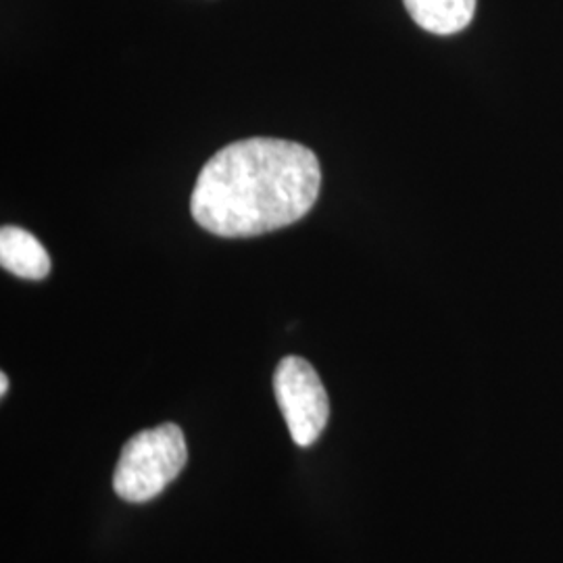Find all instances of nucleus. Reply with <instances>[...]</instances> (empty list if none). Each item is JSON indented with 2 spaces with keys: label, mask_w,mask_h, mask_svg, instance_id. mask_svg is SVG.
Wrapping results in <instances>:
<instances>
[{
  "label": "nucleus",
  "mask_w": 563,
  "mask_h": 563,
  "mask_svg": "<svg viewBox=\"0 0 563 563\" xmlns=\"http://www.w3.org/2000/svg\"><path fill=\"white\" fill-rule=\"evenodd\" d=\"M7 388H9V378H7V374H0V395L2 397L7 395Z\"/></svg>",
  "instance_id": "423d86ee"
},
{
  "label": "nucleus",
  "mask_w": 563,
  "mask_h": 563,
  "mask_svg": "<svg viewBox=\"0 0 563 563\" xmlns=\"http://www.w3.org/2000/svg\"><path fill=\"white\" fill-rule=\"evenodd\" d=\"M478 0H402L407 13L422 30L437 36H453L476 15Z\"/></svg>",
  "instance_id": "39448f33"
},
{
  "label": "nucleus",
  "mask_w": 563,
  "mask_h": 563,
  "mask_svg": "<svg viewBox=\"0 0 563 563\" xmlns=\"http://www.w3.org/2000/svg\"><path fill=\"white\" fill-rule=\"evenodd\" d=\"M188 449L176 423L142 430L121 449L113 488L123 501L144 504L155 499L180 474Z\"/></svg>",
  "instance_id": "f03ea898"
},
{
  "label": "nucleus",
  "mask_w": 563,
  "mask_h": 563,
  "mask_svg": "<svg viewBox=\"0 0 563 563\" xmlns=\"http://www.w3.org/2000/svg\"><path fill=\"white\" fill-rule=\"evenodd\" d=\"M274 393L292 441L311 446L330 418V402L316 367L302 357H284L274 374Z\"/></svg>",
  "instance_id": "7ed1b4c3"
},
{
  "label": "nucleus",
  "mask_w": 563,
  "mask_h": 563,
  "mask_svg": "<svg viewBox=\"0 0 563 563\" xmlns=\"http://www.w3.org/2000/svg\"><path fill=\"white\" fill-rule=\"evenodd\" d=\"M0 265L2 269L25 280H42L51 272V257L42 242L18 225L0 230Z\"/></svg>",
  "instance_id": "20e7f679"
},
{
  "label": "nucleus",
  "mask_w": 563,
  "mask_h": 563,
  "mask_svg": "<svg viewBox=\"0 0 563 563\" xmlns=\"http://www.w3.org/2000/svg\"><path fill=\"white\" fill-rule=\"evenodd\" d=\"M322 167L299 142L246 139L202 165L190 213L202 230L249 239L302 220L318 201Z\"/></svg>",
  "instance_id": "f257e3e1"
}]
</instances>
